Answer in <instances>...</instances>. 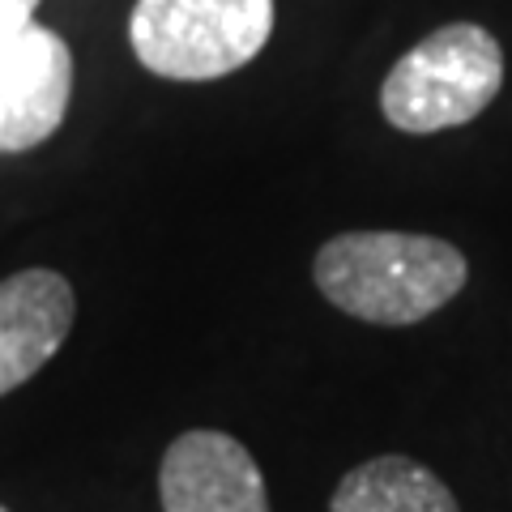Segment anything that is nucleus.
<instances>
[{
	"mask_svg": "<svg viewBox=\"0 0 512 512\" xmlns=\"http://www.w3.org/2000/svg\"><path fill=\"white\" fill-rule=\"evenodd\" d=\"M73 52L39 22L0 30V154L43 146L69 116Z\"/></svg>",
	"mask_w": 512,
	"mask_h": 512,
	"instance_id": "obj_4",
	"label": "nucleus"
},
{
	"mask_svg": "<svg viewBox=\"0 0 512 512\" xmlns=\"http://www.w3.org/2000/svg\"><path fill=\"white\" fill-rule=\"evenodd\" d=\"M35 9H39V0H0V30L35 22Z\"/></svg>",
	"mask_w": 512,
	"mask_h": 512,
	"instance_id": "obj_8",
	"label": "nucleus"
},
{
	"mask_svg": "<svg viewBox=\"0 0 512 512\" xmlns=\"http://www.w3.org/2000/svg\"><path fill=\"white\" fill-rule=\"evenodd\" d=\"M316 291L333 308L384 329L436 316L466 291V252L414 231H346L320 244L312 261Z\"/></svg>",
	"mask_w": 512,
	"mask_h": 512,
	"instance_id": "obj_1",
	"label": "nucleus"
},
{
	"mask_svg": "<svg viewBox=\"0 0 512 512\" xmlns=\"http://www.w3.org/2000/svg\"><path fill=\"white\" fill-rule=\"evenodd\" d=\"M163 512H269L256 457L227 431H184L158 470Z\"/></svg>",
	"mask_w": 512,
	"mask_h": 512,
	"instance_id": "obj_5",
	"label": "nucleus"
},
{
	"mask_svg": "<svg viewBox=\"0 0 512 512\" xmlns=\"http://www.w3.org/2000/svg\"><path fill=\"white\" fill-rule=\"evenodd\" d=\"M329 512H457V500L423 461L389 453L350 470L333 491Z\"/></svg>",
	"mask_w": 512,
	"mask_h": 512,
	"instance_id": "obj_7",
	"label": "nucleus"
},
{
	"mask_svg": "<svg viewBox=\"0 0 512 512\" xmlns=\"http://www.w3.org/2000/svg\"><path fill=\"white\" fill-rule=\"evenodd\" d=\"M504 86V47L478 22H448L389 69L380 111L397 133L431 137L478 120Z\"/></svg>",
	"mask_w": 512,
	"mask_h": 512,
	"instance_id": "obj_2",
	"label": "nucleus"
},
{
	"mask_svg": "<svg viewBox=\"0 0 512 512\" xmlns=\"http://www.w3.org/2000/svg\"><path fill=\"white\" fill-rule=\"evenodd\" d=\"M274 0H137L133 56L167 82H218L265 52Z\"/></svg>",
	"mask_w": 512,
	"mask_h": 512,
	"instance_id": "obj_3",
	"label": "nucleus"
},
{
	"mask_svg": "<svg viewBox=\"0 0 512 512\" xmlns=\"http://www.w3.org/2000/svg\"><path fill=\"white\" fill-rule=\"evenodd\" d=\"M73 316V286L56 269H22L0 282V397L22 389L56 355Z\"/></svg>",
	"mask_w": 512,
	"mask_h": 512,
	"instance_id": "obj_6",
	"label": "nucleus"
},
{
	"mask_svg": "<svg viewBox=\"0 0 512 512\" xmlns=\"http://www.w3.org/2000/svg\"><path fill=\"white\" fill-rule=\"evenodd\" d=\"M0 512H5V508H0Z\"/></svg>",
	"mask_w": 512,
	"mask_h": 512,
	"instance_id": "obj_9",
	"label": "nucleus"
}]
</instances>
